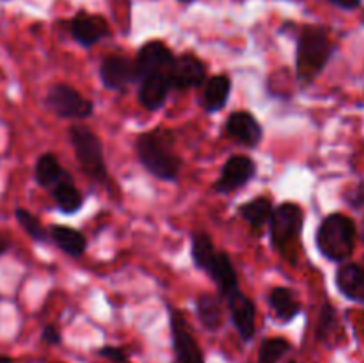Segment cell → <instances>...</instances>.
<instances>
[{"label":"cell","mask_w":364,"mask_h":363,"mask_svg":"<svg viewBox=\"0 0 364 363\" xmlns=\"http://www.w3.org/2000/svg\"><path fill=\"white\" fill-rule=\"evenodd\" d=\"M176 134L169 128H153L135 141V153L149 174L164 182H176L181 171V159L174 149Z\"/></svg>","instance_id":"6da1fadb"},{"label":"cell","mask_w":364,"mask_h":363,"mask_svg":"<svg viewBox=\"0 0 364 363\" xmlns=\"http://www.w3.org/2000/svg\"><path fill=\"white\" fill-rule=\"evenodd\" d=\"M333 39L322 25H306L297 38L295 77L301 85H311L322 75L334 56Z\"/></svg>","instance_id":"7a4b0ae2"},{"label":"cell","mask_w":364,"mask_h":363,"mask_svg":"<svg viewBox=\"0 0 364 363\" xmlns=\"http://www.w3.org/2000/svg\"><path fill=\"white\" fill-rule=\"evenodd\" d=\"M358 228L348 216L340 212L329 214L322 219L316 230L315 244L320 255L329 262L343 263L355 249Z\"/></svg>","instance_id":"3957f363"},{"label":"cell","mask_w":364,"mask_h":363,"mask_svg":"<svg viewBox=\"0 0 364 363\" xmlns=\"http://www.w3.org/2000/svg\"><path fill=\"white\" fill-rule=\"evenodd\" d=\"M71 146L80 169L91 180L98 184H109V169H107L105 157H103V144L98 135L91 128L84 125H73L68 130Z\"/></svg>","instance_id":"277c9868"},{"label":"cell","mask_w":364,"mask_h":363,"mask_svg":"<svg viewBox=\"0 0 364 363\" xmlns=\"http://www.w3.org/2000/svg\"><path fill=\"white\" fill-rule=\"evenodd\" d=\"M304 228V210L301 205L284 201L274 206L269 219L270 242L277 253H287Z\"/></svg>","instance_id":"5b68a950"},{"label":"cell","mask_w":364,"mask_h":363,"mask_svg":"<svg viewBox=\"0 0 364 363\" xmlns=\"http://www.w3.org/2000/svg\"><path fill=\"white\" fill-rule=\"evenodd\" d=\"M45 103L48 110L64 120H87L95 114V103L64 82L50 85Z\"/></svg>","instance_id":"8992f818"},{"label":"cell","mask_w":364,"mask_h":363,"mask_svg":"<svg viewBox=\"0 0 364 363\" xmlns=\"http://www.w3.org/2000/svg\"><path fill=\"white\" fill-rule=\"evenodd\" d=\"M169 326L171 338H173L174 356L178 363H205V354L199 347L191 324L185 319L183 313L176 308H169Z\"/></svg>","instance_id":"52a82bcc"},{"label":"cell","mask_w":364,"mask_h":363,"mask_svg":"<svg viewBox=\"0 0 364 363\" xmlns=\"http://www.w3.org/2000/svg\"><path fill=\"white\" fill-rule=\"evenodd\" d=\"M174 52L164 41L153 39V41L144 43L137 50V56L134 60V73L135 82L141 80L142 77L151 73H169L171 64L174 63Z\"/></svg>","instance_id":"ba28073f"},{"label":"cell","mask_w":364,"mask_h":363,"mask_svg":"<svg viewBox=\"0 0 364 363\" xmlns=\"http://www.w3.org/2000/svg\"><path fill=\"white\" fill-rule=\"evenodd\" d=\"M256 162L247 155H233L224 162L219 178L213 184V191L219 194H231L245 187L256 177Z\"/></svg>","instance_id":"9c48e42d"},{"label":"cell","mask_w":364,"mask_h":363,"mask_svg":"<svg viewBox=\"0 0 364 363\" xmlns=\"http://www.w3.org/2000/svg\"><path fill=\"white\" fill-rule=\"evenodd\" d=\"M206 66L196 53L185 52L174 57V63L169 68L171 89L187 91V89L199 88L206 82Z\"/></svg>","instance_id":"30bf717a"},{"label":"cell","mask_w":364,"mask_h":363,"mask_svg":"<svg viewBox=\"0 0 364 363\" xmlns=\"http://www.w3.org/2000/svg\"><path fill=\"white\" fill-rule=\"evenodd\" d=\"M224 132L230 139L245 148H256L263 141L262 123L249 110H233L224 123Z\"/></svg>","instance_id":"8fae6325"},{"label":"cell","mask_w":364,"mask_h":363,"mask_svg":"<svg viewBox=\"0 0 364 363\" xmlns=\"http://www.w3.org/2000/svg\"><path fill=\"white\" fill-rule=\"evenodd\" d=\"M231 322L244 342H251L256 333V306L252 299L240 288L226 298Z\"/></svg>","instance_id":"7c38bea8"},{"label":"cell","mask_w":364,"mask_h":363,"mask_svg":"<svg viewBox=\"0 0 364 363\" xmlns=\"http://www.w3.org/2000/svg\"><path fill=\"white\" fill-rule=\"evenodd\" d=\"M70 32L75 41L84 48H91L103 38L110 36L109 23L100 14H91L87 11H78L70 21Z\"/></svg>","instance_id":"4fadbf2b"},{"label":"cell","mask_w":364,"mask_h":363,"mask_svg":"<svg viewBox=\"0 0 364 363\" xmlns=\"http://www.w3.org/2000/svg\"><path fill=\"white\" fill-rule=\"evenodd\" d=\"M98 75L102 84L110 91H124L132 82H135L134 60L124 56H107L100 63Z\"/></svg>","instance_id":"5bb4252c"},{"label":"cell","mask_w":364,"mask_h":363,"mask_svg":"<svg viewBox=\"0 0 364 363\" xmlns=\"http://www.w3.org/2000/svg\"><path fill=\"white\" fill-rule=\"evenodd\" d=\"M137 100L146 110L155 112V110L162 109L169 96L171 84H169V73H151L142 77L137 82Z\"/></svg>","instance_id":"9a60e30c"},{"label":"cell","mask_w":364,"mask_h":363,"mask_svg":"<svg viewBox=\"0 0 364 363\" xmlns=\"http://www.w3.org/2000/svg\"><path fill=\"white\" fill-rule=\"evenodd\" d=\"M217 285V290H219V295L223 299H226L228 295L233 294L235 290H238V274L235 270L233 262H231L230 255L226 251H220L217 249L215 256L210 262L208 269L205 270Z\"/></svg>","instance_id":"2e32d148"},{"label":"cell","mask_w":364,"mask_h":363,"mask_svg":"<svg viewBox=\"0 0 364 363\" xmlns=\"http://www.w3.org/2000/svg\"><path fill=\"white\" fill-rule=\"evenodd\" d=\"M336 288L343 298L364 302V265L358 262H343L336 270Z\"/></svg>","instance_id":"e0dca14e"},{"label":"cell","mask_w":364,"mask_h":363,"mask_svg":"<svg viewBox=\"0 0 364 363\" xmlns=\"http://www.w3.org/2000/svg\"><path fill=\"white\" fill-rule=\"evenodd\" d=\"M50 194H52V199L53 203H55L57 210H60L63 214H70V216L71 214H77L78 210L82 209V205L85 203V196L82 194L80 189L75 185L70 173L50 189Z\"/></svg>","instance_id":"ac0fdd59"},{"label":"cell","mask_w":364,"mask_h":363,"mask_svg":"<svg viewBox=\"0 0 364 363\" xmlns=\"http://www.w3.org/2000/svg\"><path fill=\"white\" fill-rule=\"evenodd\" d=\"M267 301L277 320H281L283 324L291 322L301 313V302H299L295 292L283 285L270 288V292L267 294Z\"/></svg>","instance_id":"d6986e66"},{"label":"cell","mask_w":364,"mask_h":363,"mask_svg":"<svg viewBox=\"0 0 364 363\" xmlns=\"http://www.w3.org/2000/svg\"><path fill=\"white\" fill-rule=\"evenodd\" d=\"M48 237L57 248L66 253L71 258H78L87 249V238L77 228L63 226V224H53L48 230Z\"/></svg>","instance_id":"ffe728a7"},{"label":"cell","mask_w":364,"mask_h":363,"mask_svg":"<svg viewBox=\"0 0 364 363\" xmlns=\"http://www.w3.org/2000/svg\"><path fill=\"white\" fill-rule=\"evenodd\" d=\"M231 95V78L228 75H213L206 78L205 91H203V107L206 112H219L226 107Z\"/></svg>","instance_id":"44dd1931"},{"label":"cell","mask_w":364,"mask_h":363,"mask_svg":"<svg viewBox=\"0 0 364 363\" xmlns=\"http://www.w3.org/2000/svg\"><path fill=\"white\" fill-rule=\"evenodd\" d=\"M224 299L220 295H213L205 292L196 299V313L199 322L208 331H219L224 324Z\"/></svg>","instance_id":"7402d4cb"},{"label":"cell","mask_w":364,"mask_h":363,"mask_svg":"<svg viewBox=\"0 0 364 363\" xmlns=\"http://www.w3.org/2000/svg\"><path fill=\"white\" fill-rule=\"evenodd\" d=\"M66 171L60 166L59 159L55 157V153L46 152L36 160L34 166V180L39 187L43 189H52L57 182L63 180L66 177Z\"/></svg>","instance_id":"603a6c76"},{"label":"cell","mask_w":364,"mask_h":363,"mask_svg":"<svg viewBox=\"0 0 364 363\" xmlns=\"http://www.w3.org/2000/svg\"><path fill=\"white\" fill-rule=\"evenodd\" d=\"M272 199L269 196H258L251 201L238 206V214L242 219L252 228V230H262L265 224H269L270 216H272Z\"/></svg>","instance_id":"cb8c5ba5"},{"label":"cell","mask_w":364,"mask_h":363,"mask_svg":"<svg viewBox=\"0 0 364 363\" xmlns=\"http://www.w3.org/2000/svg\"><path fill=\"white\" fill-rule=\"evenodd\" d=\"M217 248L213 244L212 237H210L206 231H194L191 237V255H192V262L198 269L206 270L208 269L210 262L215 256Z\"/></svg>","instance_id":"d4e9b609"},{"label":"cell","mask_w":364,"mask_h":363,"mask_svg":"<svg viewBox=\"0 0 364 363\" xmlns=\"http://www.w3.org/2000/svg\"><path fill=\"white\" fill-rule=\"evenodd\" d=\"M14 217H16L18 224L21 226V230H23L25 233L32 238V241L41 242V244H45V242L50 241L48 231H46V228L43 226L41 221H39L34 214L28 212L27 209H23V206H18V209L14 210Z\"/></svg>","instance_id":"484cf974"},{"label":"cell","mask_w":364,"mask_h":363,"mask_svg":"<svg viewBox=\"0 0 364 363\" xmlns=\"http://www.w3.org/2000/svg\"><path fill=\"white\" fill-rule=\"evenodd\" d=\"M291 344L283 337L265 338L259 345L258 363H277L287 352H290Z\"/></svg>","instance_id":"4316f807"},{"label":"cell","mask_w":364,"mask_h":363,"mask_svg":"<svg viewBox=\"0 0 364 363\" xmlns=\"http://www.w3.org/2000/svg\"><path fill=\"white\" fill-rule=\"evenodd\" d=\"M334 327H336V308L333 306V302L326 301L322 305V308H320L318 326H316V338H318L320 342H327Z\"/></svg>","instance_id":"83f0119b"},{"label":"cell","mask_w":364,"mask_h":363,"mask_svg":"<svg viewBox=\"0 0 364 363\" xmlns=\"http://www.w3.org/2000/svg\"><path fill=\"white\" fill-rule=\"evenodd\" d=\"M98 356L109 359L112 363H128L130 362V354L124 351L123 347H114V345H105V347L98 349Z\"/></svg>","instance_id":"f1b7e54d"},{"label":"cell","mask_w":364,"mask_h":363,"mask_svg":"<svg viewBox=\"0 0 364 363\" xmlns=\"http://www.w3.org/2000/svg\"><path fill=\"white\" fill-rule=\"evenodd\" d=\"M41 340L48 345H59L63 342V335L55 324H46L41 331Z\"/></svg>","instance_id":"f546056e"},{"label":"cell","mask_w":364,"mask_h":363,"mask_svg":"<svg viewBox=\"0 0 364 363\" xmlns=\"http://www.w3.org/2000/svg\"><path fill=\"white\" fill-rule=\"evenodd\" d=\"M334 7L343 11H354L363 4V0H329Z\"/></svg>","instance_id":"4dcf8cb0"},{"label":"cell","mask_w":364,"mask_h":363,"mask_svg":"<svg viewBox=\"0 0 364 363\" xmlns=\"http://www.w3.org/2000/svg\"><path fill=\"white\" fill-rule=\"evenodd\" d=\"M11 248V241L4 233H0V256L6 255Z\"/></svg>","instance_id":"1f68e13d"},{"label":"cell","mask_w":364,"mask_h":363,"mask_svg":"<svg viewBox=\"0 0 364 363\" xmlns=\"http://www.w3.org/2000/svg\"><path fill=\"white\" fill-rule=\"evenodd\" d=\"M0 363H14V359L9 358V356H2V354H0Z\"/></svg>","instance_id":"d6a6232c"},{"label":"cell","mask_w":364,"mask_h":363,"mask_svg":"<svg viewBox=\"0 0 364 363\" xmlns=\"http://www.w3.org/2000/svg\"><path fill=\"white\" fill-rule=\"evenodd\" d=\"M178 2H181V4H192V2H194V0H178Z\"/></svg>","instance_id":"836d02e7"},{"label":"cell","mask_w":364,"mask_h":363,"mask_svg":"<svg viewBox=\"0 0 364 363\" xmlns=\"http://www.w3.org/2000/svg\"><path fill=\"white\" fill-rule=\"evenodd\" d=\"M288 363H297V362H295V359H290V362H288Z\"/></svg>","instance_id":"e575fe53"},{"label":"cell","mask_w":364,"mask_h":363,"mask_svg":"<svg viewBox=\"0 0 364 363\" xmlns=\"http://www.w3.org/2000/svg\"><path fill=\"white\" fill-rule=\"evenodd\" d=\"M363 242H364V228H363Z\"/></svg>","instance_id":"d590c367"}]
</instances>
